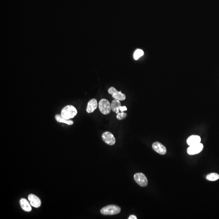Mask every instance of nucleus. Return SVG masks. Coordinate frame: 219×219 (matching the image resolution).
Here are the masks:
<instances>
[{
	"mask_svg": "<svg viewBox=\"0 0 219 219\" xmlns=\"http://www.w3.org/2000/svg\"><path fill=\"white\" fill-rule=\"evenodd\" d=\"M119 207L115 205H109L101 209L100 212L104 215H114L118 214L121 212Z\"/></svg>",
	"mask_w": 219,
	"mask_h": 219,
	"instance_id": "obj_2",
	"label": "nucleus"
},
{
	"mask_svg": "<svg viewBox=\"0 0 219 219\" xmlns=\"http://www.w3.org/2000/svg\"><path fill=\"white\" fill-rule=\"evenodd\" d=\"M98 106L100 112L105 115L109 114L112 110L111 103L106 99H103L100 100Z\"/></svg>",
	"mask_w": 219,
	"mask_h": 219,
	"instance_id": "obj_3",
	"label": "nucleus"
},
{
	"mask_svg": "<svg viewBox=\"0 0 219 219\" xmlns=\"http://www.w3.org/2000/svg\"><path fill=\"white\" fill-rule=\"evenodd\" d=\"M127 116V114L126 113L124 112H121V113H118L117 116H116V118L119 120H121L126 118Z\"/></svg>",
	"mask_w": 219,
	"mask_h": 219,
	"instance_id": "obj_17",
	"label": "nucleus"
},
{
	"mask_svg": "<svg viewBox=\"0 0 219 219\" xmlns=\"http://www.w3.org/2000/svg\"><path fill=\"white\" fill-rule=\"evenodd\" d=\"M20 206L24 211L26 212H30L32 210V207L30 202L28 201L27 199H21L20 201Z\"/></svg>",
	"mask_w": 219,
	"mask_h": 219,
	"instance_id": "obj_12",
	"label": "nucleus"
},
{
	"mask_svg": "<svg viewBox=\"0 0 219 219\" xmlns=\"http://www.w3.org/2000/svg\"><path fill=\"white\" fill-rule=\"evenodd\" d=\"M111 109L113 112H115L116 114L119 113V108L121 106V103L119 100H113L111 104Z\"/></svg>",
	"mask_w": 219,
	"mask_h": 219,
	"instance_id": "obj_13",
	"label": "nucleus"
},
{
	"mask_svg": "<svg viewBox=\"0 0 219 219\" xmlns=\"http://www.w3.org/2000/svg\"><path fill=\"white\" fill-rule=\"evenodd\" d=\"M143 51L141 49H137L135 51V52H134L133 54L134 59L135 60H137L140 57L144 55Z\"/></svg>",
	"mask_w": 219,
	"mask_h": 219,
	"instance_id": "obj_15",
	"label": "nucleus"
},
{
	"mask_svg": "<svg viewBox=\"0 0 219 219\" xmlns=\"http://www.w3.org/2000/svg\"><path fill=\"white\" fill-rule=\"evenodd\" d=\"M201 138L197 135H192L187 138V143L189 146L198 144L200 143Z\"/></svg>",
	"mask_w": 219,
	"mask_h": 219,
	"instance_id": "obj_10",
	"label": "nucleus"
},
{
	"mask_svg": "<svg viewBox=\"0 0 219 219\" xmlns=\"http://www.w3.org/2000/svg\"><path fill=\"white\" fill-rule=\"evenodd\" d=\"M134 179L135 181L142 187H146L148 185V180L143 173H136L134 175Z\"/></svg>",
	"mask_w": 219,
	"mask_h": 219,
	"instance_id": "obj_4",
	"label": "nucleus"
},
{
	"mask_svg": "<svg viewBox=\"0 0 219 219\" xmlns=\"http://www.w3.org/2000/svg\"><path fill=\"white\" fill-rule=\"evenodd\" d=\"M204 146L201 143L198 144L189 146L187 149V152L189 155H194L198 154L203 150Z\"/></svg>",
	"mask_w": 219,
	"mask_h": 219,
	"instance_id": "obj_6",
	"label": "nucleus"
},
{
	"mask_svg": "<svg viewBox=\"0 0 219 219\" xmlns=\"http://www.w3.org/2000/svg\"><path fill=\"white\" fill-rule=\"evenodd\" d=\"M137 217L135 216L134 215H130L129 216V217L128 218V219H137Z\"/></svg>",
	"mask_w": 219,
	"mask_h": 219,
	"instance_id": "obj_19",
	"label": "nucleus"
},
{
	"mask_svg": "<svg viewBox=\"0 0 219 219\" xmlns=\"http://www.w3.org/2000/svg\"><path fill=\"white\" fill-rule=\"evenodd\" d=\"M28 199L30 205L35 208H38L41 206V200L38 197L33 194H30L28 196Z\"/></svg>",
	"mask_w": 219,
	"mask_h": 219,
	"instance_id": "obj_9",
	"label": "nucleus"
},
{
	"mask_svg": "<svg viewBox=\"0 0 219 219\" xmlns=\"http://www.w3.org/2000/svg\"><path fill=\"white\" fill-rule=\"evenodd\" d=\"M77 111L74 107L68 105L63 108L61 112V115L66 119H70L75 117L77 114Z\"/></svg>",
	"mask_w": 219,
	"mask_h": 219,
	"instance_id": "obj_1",
	"label": "nucleus"
},
{
	"mask_svg": "<svg viewBox=\"0 0 219 219\" xmlns=\"http://www.w3.org/2000/svg\"><path fill=\"white\" fill-rule=\"evenodd\" d=\"M55 119L59 123H64L68 125H72L74 124L73 121L70 119H66L60 114H56L55 116Z\"/></svg>",
	"mask_w": 219,
	"mask_h": 219,
	"instance_id": "obj_14",
	"label": "nucleus"
},
{
	"mask_svg": "<svg viewBox=\"0 0 219 219\" xmlns=\"http://www.w3.org/2000/svg\"><path fill=\"white\" fill-rule=\"evenodd\" d=\"M108 92L110 94L112 95L114 98L120 101H124L126 100V96L124 94L122 93L121 91H118L116 89L113 87H111L108 89Z\"/></svg>",
	"mask_w": 219,
	"mask_h": 219,
	"instance_id": "obj_5",
	"label": "nucleus"
},
{
	"mask_svg": "<svg viewBox=\"0 0 219 219\" xmlns=\"http://www.w3.org/2000/svg\"><path fill=\"white\" fill-rule=\"evenodd\" d=\"M152 147L153 150L159 154L164 155L166 154L167 150L166 148L162 144L159 142H154L152 145Z\"/></svg>",
	"mask_w": 219,
	"mask_h": 219,
	"instance_id": "obj_8",
	"label": "nucleus"
},
{
	"mask_svg": "<svg viewBox=\"0 0 219 219\" xmlns=\"http://www.w3.org/2000/svg\"><path fill=\"white\" fill-rule=\"evenodd\" d=\"M98 102L95 99H92L88 102L87 106V112L88 113H93L98 107Z\"/></svg>",
	"mask_w": 219,
	"mask_h": 219,
	"instance_id": "obj_11",
	"label": "nucleus"
},
{
	"mask_svg": "<svg viewBox=\"0 0 219 219\" xmlns=\"http://www.w3.org/2000/svg\"><path fill=\"white\" fill-rule=\"evenodd\" d=\"M102 138L103 141L109 145H113L116 142V140L113 134L109 132L103 133L102 135Z\"/></svg>",
	"mask_w": 219,
	"mask_h": 219,
	"instance_id": "obj_7",
	"label": "nucleus"
},
{
	"mask_svg": "<svg viewBox=\"0 0 219 219\" xmlns=\"http://www.w3.org/2000/svg\"><path fill=\"white\" fill-rule=\"evenodd\" d=\"M119 110L121 112H124V111H127V108L126 106H120L119 108Z\"/></svg>",
	"mask_w": 219,
	"mask_h": 219,
	"instance_id": "obj_18",
	"label": "nucleus"
},
{
	"mask_svg": "<svg viewBox=\"0 0 219 219\" xmlns=\"http://www.w3.org/2000/svg\"><path fill=\"white\" fill-rule=\"evenodd\" d=\"M219 179L218 174L215 173H212L207 175V179L210 181H215Z\"/></svg>",
	"mask_w": 219,
	"mask_h": 219,
	"instance_id": "obj_16",
	"label": "nucleus"
}]
</instances>
